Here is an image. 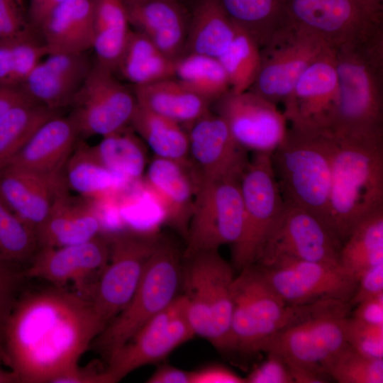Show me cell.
Masks as SVG:
<instances>
[{"instance_id": "cell-30", "label": "cell", "mask_w": 383, "mask_h": 383, "mask_svg": "<svg viewBox=\"0 0 383 383\" xmlns=\"http://www.w3.org/2000/svg\"><path fill=\"white\" fill-rule=\"evenodd\" d=\"M184 54L218 58L233 40L236 26L221 0H193Z\"/></svg>"}, {"instance_id": "cell-49", "label": "cell", "mask_w": 383, "mask_h": 383, "mask_svg": "<svg viewBox=\"0 0 383 383\" xmlns=\"http://www.w3.org/2000/svg\"><path fill=\"white\" fill-rule=\"evenodd\" d=\"M192 372V383H246L245 378L222 365H209Z\"/></svg>"}, {"instance_id": "cell-34", "label": "cell", "mask_w": 383, "mask_h": 383, "mask_svg": "<svg viewBox=\"0 0 383 383\" xmlns=\"http://www.w3.org/2000/svg\"><path fill=\"white\" fill-rule=\"evenodd\" d=\"M232 21L260 48L287 25L286 0H221Z\"/></svg>"}, {"instance_id": "cell-7", "label": "cell", "mask_w": 383, "mask_h": 383, "mask_svg": "<svg viewBox=\"0 0 383 383\" xmlns=\"http://www.w3.org/2000/svg\"><path fill=\"white\" fill-rule=\"evenodd\" d=\"M181 256L172 240L161 237L130 301L96 338L106 357L178 297L182 282Z\"/></svg>"}, {"instance_id": "cell-46", "label": "cell", "mask_w": 383, "mask_h": 383, "mask_svg": "<svg viewBox=\"0 0 383 383\" xmlns=\"http://www.w3.org/2000/svg\"><path fill=\"white\" fill-rule=\"evenodd\" d=\"M267 359L247 377L248 383H294L286 362L278 355L267 353Z\"/></svg>"}, {"instance_id": "cell-44", "label": "cell", "mask_w": 383, "mask_h": 383, "mask_svg": "<svg viewBox=\"0 0 383 383\" xmlns=\"http://www.w3.org/2000/svg\"><path fill=\"white\" fill-rule=\"evenodd\" d=\"M345 339L357 352L374 359H383V326L363 323L353 317L343 318Z\"/></svg>"}, {"instance_id": "cell-54", "label": "cell", "mask_w": 383, "mask_h": 383, "mask_svg": "<svg viewBox=\"0 0 383 383\" xmlns=\"http://www.w3.org/2000/svg\"><path fill=\"white\" fill-rule=\"evenodd\" d=\"M0 361V383H18L17 377L11 370L4 369Z\"/></svg>"}, {"instance_id": "cell-29", "label": "cell", "mask_w": 383, "mask_h": 383, "mask_svg": "<svg viewBox=\"0 0 383 383\" xmlns=\"http://www.w3.org/2000/svg\"><path fill=\"white\" fill-rule=\"evenodd\" d=\"M137 104L187 128L210 111V102L175 78L134 87Z\"/></svg>"}, {"instance_id": "cell-19", "label": "cell", "mask_w": 383, "mask_h": 383, "mask_svg": "<svg viewBox=\"0 0 383 383\" xmlns=\"http://www.w3.org/2000/svg\"><path fill=\"white\" fill-rule=\"evenodd\" d=\"M189 161L198 182L240 179L250 158L226 121L211 111L188 128Z\"/></svg>"}, {"instance_id": "cell-48", "label": "cell", "mask_w": 383, "mask_h": 383, "mask_svg": "<svg viewBox=\"0 0 383 383\" xmlns=\"http://www.w3.org/2000/svg\"><path fill=\"white\" fill-rule=\"evenodd\" d=\"M381 294H383V262L368 268L360 274L349 302L354 307L362 301Z\"/></svg>"}, {"instance_id": "cell-6", "label": "cell", "mask_w": 383, "mask_h": 383, "mask_svg": "<svg viewBox=\"0 0 383 383\" xmlns=\"http://www.w3.org/2000/svg\"><path fill=\"white\" fill-rule=\"evenodd\" d=\"M185 260L182 294L194 335L206 339L220 351L234 352L232 266L218 250L201 252Z\"/></svg>"}, {"instance_id": "cell-53", "label": "cell", "mask_w": 383, "mask_h": 383, "mask_svg": "<svg viewBox=\"0 0 383 383\" xmlns=\"http://www.w3.org/2000/svg\"><path fill=\"white\" fill-rule=\"evenodd\" d=\"M32 100L21 87L0 85V118L13 106Z\"/></svg>"}, {"instance_id": "cell-27", "label": "cell", "mask_w": 383, "mask_h": 383, "mask_svg": "<svg viewBox=\"0 0 383 383\" xmlns=\"http://www.w3.org/2000/svg\"><path fill=\"white\" fill-rule=\"evenodd\" d=\"M79 137L68 116L59 114L45 122L8 165L41 173H60Z\"/></svg>"}, {"instance_id": "cell-56", "label": "cell", "mask_w": 383, "mask_h": 383, "mask_svg": "<svg viewBox=\"0 0 383 383\" xmlns=\"http://www.w3.org/2000/svg\"><path fill=\"white\" fill-rule=\"evenodd\" d=\"M24 4V0H21Z\"/></svg>"}, {"instance_id": "cell-22", "label": "cell", "mask_w": 383, "mask_h": 383, "mask_svg": "<svg viewBox=\"0 0 383 383\" xmlns=\"http://www.w3.org/2000/svg\"><path fill=\"white\" fill-rule=\"evenodd\" d=\"M68 191L64 172L41 173L13 165L0 170V198L34 229L45 221L56 201Z\"/></svg>"}, {"instance_id": "cell-39", "label": "cell", "mask_w": 383, "mask_h": 383, "mask_svg": "<svg viewBox=\"0 0 383 383\" xmlns=\"http://www.w3.org/2000/svg\"><path fill=\"white\" fill-rule=\"evenodd\" d=\"M28 26L18 34L0 41V85L20 87L49 54L43 40Z\"/></svg>"}, {"instance_id": "cell-4", "label": "cell", "mask_w": 383, "mask_h": 383, "mask_svg": "<svg viewBox=\"0 0 383 383\" xmlns=\"http://www.w3.org/2000/svg\"><path fill=\"white\" fill-rule=\"evenodd\" d=\"M334 54L338 97L328 131L338 137L383 136V35Z\"/></svg>"}, {"instance_id": "cell-51", "label": "cell", "mask_w": 383, "mask_h": 383, "mask_svg": "<svg viewBox=\"0 0 383 383\" xmlns=\"http://www.w3.org/2000/svg\"><path fill=\"white\" fill-rule=\"evenodd\" d=\"M65 0H29L26 10V21L35 30H39L51 13Z\"/></svg>"}, {"instance_id": "cell-16", "label": "cell", "mask_w": 383, "mask_h": 383, "mask_svg": "<svg viewBox=\"0 0 383 383\" xmlns=\"http://www.w3.org/2000/svg\"><path fill=\"white\" fill-rule=\"evenodd\" d=\"M255 265L270 289L288 304L327 300L350 301L357 283V279L339 265L306 261H288L270 266Z\"/></svg>"}, {"instance_id": "cell-36", "label": "cell", "mask_w": 383, "mask_h": 383, "mask_svg": "<svg viewBox=\"0 0 383 383\" xmlns=\"http://www.w3.org/2000/svg\"><path fill=\"white\" fill-rule=\"evenodd\" d=\"M77 146L64 169L69 189L87 198H94L119 191L131 182L96 162L89 153L85 144L82 143Z\"/></svg>"}, {"instance_id": "cell-15", "label": "cell", "mask_w": 383, "mask_h": 383, "mask_svg": "<svg viewBox=\"0 0 383 383\" xmlns=\"http://www.w3.org/2000/svg\"><path fill=\"white\" fill-rule=\"evenodd\" d=\"M69 116L79 136L102 137L128 127L137 106L133 92L96 63L74 95Z\"/></svg>"}, {"instance_id": "cell-2", "label": "cell", "mask_w": 383, "mask_h": 383, "mask_svg": "<svg viewBox=\"0 0 383 383\" xmlns=\"http://www.w3.org/2000/svg\"><path fill=\"white\" fill-rule=\"evenodd\" d=\"M332 136L328 221L343 244L357 224L383 209V136Z\"/></svg>"}, {"instance_id": "cell-18", "label": "cell", "mask_w": 383, "mask_h": 383, "mask_svg": "<svg viewBox=\"0 0 383 383\" xmlns=\"http://www.w3.org/2000/svg\"><path fill=\"white\" fill-rule=\"evenodd\" d=\"M345 317L317 318L283 330L267 339L260 352L278 355L289 367L329 377L326 373L328 364L348 345L344 332Z\"/></svg>"}, {"instance_id": "cell-32", "label": "cell", "mask_w": 383, "mask_h": 383, "mask_svg": "<svg viewBox=\"0 0 383 383\" xmlns=\"http://www.w3.org/2000/svg\"><path fill=\"white\" fill-rule=\"evenodd\" d=\"M174 62L148 38L131 30L115 71L135 86L174 78Z\"/></svg>"}, {"instance_id": "cell-38", "label": "cell", "mask_w": 383, "mask_h": 383, "mask_svg": "<svg viewBox=\"0 0 383 383\" xmlns=\"http://www.w3.org/2000/svg\"><path fill=\"white\" fill-rule=\"evenodd\" d=\"M86 147L96 162L131 181L141 178L145 172V148L128 127L102 137L94 145Z\"/></svg>"}, {"instance_id": "cell-31", "label": "cell", "mask_w": 383, "mask_h": 383, "mask_svg": "<svg viewBox=\"0 0 383 383\" xmlns=\"http://www.w3.org/2000/svg\"><path fill=\"white\" fill-rule=\"evenodd\" d=\"M93 15L96 62L114 72L131 31L125 0H93Z\"/></svg>"}, {"instance_id": "cell-24", "label": "cell", "mask_w": 383, "mask_h": 383, "mask_svg": "<svg viewBox=\"0 0 383 383\" xmlns=\"http://www.w3.org/2000/svg\"><path fill=\"white\" fill-rule=\"evenodd\" d=\"M47 56L20 87L34 101L58 111L70 104L91 65L85 52H55Z\"/></svg>"}, {"instance_id": "cell-1", "label": "cell", "mask_w": 383, "mask_h": 383, "mask_svg": "<svg viewBox=\"0 0 383 383\" xmlns=\"http://www.w3.org/2000/svg\"><path fill=\"white\" fill-rule=\"evenodd\" d=\"M105 327L81 294L55 285L24 292L0 330V361L18 383H65Z\"/></svg>"}, {"instance_id": "cell-43", "label": "cell", "mask_w": 383, "mask_h": 383, "mask_svg": "<svg viewBox=\"0 0 383 383\" xmlns=\"http://www.w3.org/2000/svg\"><path fill=\"white\" fill-rule=\"evenodd\" d=\"M326 373L339 383H382L383 359L367 357L348 345L332 359Z\"/></svg>"}, {"instance_id": "cell-17", "label": "cell", "mask_w": 383, "mask_h": 383, "mask_svg": "<svg viewBox=\"0 0 383 383\" xmlns=\"http://www.w3.org/2000/svg\"><path fill=\"white\" fill-rule=\"evenodd\" d=\"M216 113L248 152L272 155L286 136L288 121L278 106L248 90L228 91L215 101Z\"/></svg>"}, {"instance_id": "cell-47", "label": "cell", "mask_w": 383, "mask_h": 383, "mask_svg": "<svg viewBox=\"0 0 383 383\" xmlns=\"http://www.w3.org/2000/svg\"><path fill=\"white\" fill-rule=\"evenodd\" d=\"M28 26L25 5L21 0H0V41L18 34Z\"/></svg>"}, {"instance_id": "cell-14", "label": "cell", "mask_w": 383, "mask_h": 383, "mask_svg": "<svg viewBox=\"0 0 383 383\" xmlns=\"http://www.w3.org/2000/svg\"><path fill=\"white\" fill-rule=\"evenodd\" d=\"M194 335L187 300L180 294L107 357L104 373L108 383L117 382L138 367L162 360Z\"/></svg>"}, {"instance_id": "cell-23", "label": "cell", "mask_w": 383, "mask_h": 383, "mask_svg": "<svg viewBox=\"0 0 383 383\" xmlns=\"http://www.w3.org/2000/svg\"><path fill=\"white\" fill-rule=\"evenodd\" d=\"M145 174L144 188L160 206L163 221L186 240L197 184L192 167L155 156Z\"/></svg>"}, {"instance_id": "cell-11", "label": "cell", "mask_w": 383, "mask_h": 383, "mask_svg": "<svg viewBox=\"0 0 383 383\" xmlns=\"http://www.w3.org/2000/svg\"><path fill=\"white\" fill-rule=\"evenodd\" d=\"M240 179L197 182L184 259L239 241L244 223Z\"/></svg>"}, {"instance_id": "cell-41", "label": "cell", "mask_w": 383, "mask_h": 383, "mask_svg": "<svg viewBox=\"0 0 383 383\" xmlns=\"http://www.w3.org/2000/svg\"><path fill=\"white\" fill-rule=\"evenodd\" d=\"M218 60L227 74L230 91L244 92L250 89L257 76L261 48L248 33L236 26L233 40Z\"/></svg>"}, {"instance_id": "cell-45", "label": "cell", "mask_w": 383, "mask_h": 383, "mask_svg": "<svg viewBox=\"0 0 383 383\" xmlns=\"http://www.w3.org/2000/svg\"><path fill=\"white\" fill-rule=\"evenodd\" d=\"M16 265L0 257V330L21 294V285L25 278Z\"/></svg>"}, {"instance_id": "cell-20", "label": "cell", "mask_w": 383, "mask_h": 383, "mask_svg": "<svg viewBox=\"0 0 383 383\" xmlns=\"http://www.w3.org/2000/svg\"><path fill=\"white\" fill-rule=\"evenodd\" d=\"M338 97L335 54L331 50L301 75L283 104V113L290 126L328 131Z\"/></svg>"}, {"instance_id": "cell-37", "label": "cell", "mask_w": 383, "mask_h": 383, "mask_svg": "<svg viewBox=\"0 0 383 383\" xmlns=\"http://www.w3.org/2000/svg\"><path fill=\"white\" fill-rule=\"evenodd\" d=\"M34 101L21 103L0 118V170L6 167L36 131L57 115Z\"/></svg>"}, {"instance_id": "cell-12", "label": "cell", "mask_w": 383, "mask_h": 383, "mask_svg": "<svg viewBox=\"0 0 383 383\" xmlns=\"http://www.w3.org/2000/svg\"><path fill=\"white\" fill-rule=\"evenodd\" d=\"M341 246L337 236L316 215L284 204L255 264L306 261L339 265Z\"/></svg>"}, {"instance_id": "cell-55", "label": "cell", "mask_w": 383, "mask_h": 383, "mask_svg": "<svg viewBox=\"0 0 383 383\" xmlns=\"http://www.w3.org/2000/svg\"><path fill=\"white\" fill-rule=\"evenodd\" d=\"M176 1H180V2H182V0H176Z\"/></svg>"}, {"instance_id": "cell-50", "label": "cell", "mask_w": 383, "mask_h": 383, "mask_svg": "<svg viewBox=\"0 0 383 383\" xmlns=\"http://www.w3.org/2000/svg\"><path fill=\"white\" fill-rule=\"evenodd\" d=\"M353 318L370 326H383V294L357 304Z\"/></svg>"}, {"instance_id": "cell-13", "label": "cell", "mask_w": 383, "mask_h": 383, "mask_svg": "<svg viewBox=\"0 0 383 383\" xmlns=\"http://www.w3.org/2000/svg\"><path fill=\"white\" fill-rule=\"evenodd\" d=\"M333 50L317 38L289 25L261 48V61L249 91L274 104H284L305 70Z\"/></svg>"}, {"instance_id": "cell-10", "label": "cell", "mask_w": 383, "mask_h": 383, "mask_svg": "<svg viewBox=\"0 0 383 383\" xmlns=\"http://www.w3.org/2000/svg\"><path fill=\"white\" fill-rule=\"evenodd\" d=\"M271 155L253 153L240 177L243 230L239 241L232 246L233 262L240 270L256 262L284 206Z\"/></svg>"}, {"instance_id": "cell-52", "label": "cell", "mask_w": 383, "mask_h": 383, "mask_svg": "<svg viewBox=\"0 0 383 383\" xmlns=\"http://www.w3.org/2000/svg\"><path fill=\"white\" fill-rule=\"evenodd\" d=\"M192 371L162 365L148 379L149 383H192Z\"/></svg>"}, {"instance_id": "cell-21", "label": "cell", "mask_w": 383, "mask_h": 383, "mask_svg": "<svg viewBox=\"0 0 383 383\" xmlns=\"http://www.w3.org/2000/svg\"><path fill=\"white\" fill-rule=\"evenodd\" d=\"M109 250L108 235L103 233L80 244L40 248L23 273L25 277L41 279L57 287L72 282L81 294H89L85 282L94 274L100 275L108 262Z\"/></svg>"}, {"instance_id": "cell-3", "label": "cell", "mask_w": 383, "mask_h": 383, "mask_svg": "<svg viewBox=\"0 0 383 383\" xmlns=\"http://www.w3.org/2000/svg\"><path fill=\"white\" fill-rule=\"evenodd\" d=\"M232 284L231 332L234 352L250 355L260 352L270 336L301 323L325 316H340V301L293 305L282 301L267 284L253 264L240 270Z\"/></svg>"}, {"instance_id": "cell-9", "label": "cell", "mask_w": 383, "mask_h": 383, "mask_svg": "<svg viewBox=\"0 0 383 383\" xmlns=\"http://www.w3.org/2000/svg\"><path fill=\"white\" fill-rule=\"evenodd\" d=\"M109 257L89 299L106 326L128 304L161 235L152 231L126 230L107 234Z\"/></svg>"}, {"instance_id": "cell-25", "label": "cell", "mask_w": 383, "mask_h": 383, "mask_svg": "<svg viewBox=\"0 0 383 383\" xmlns=\"http://www.w3.org/2000/svg\"><path fill=\"white\" fill-rule=\"evenodd\" d=\"M130 26L173 60L184 52L189 16L176 0H125Z\"/></svg>"}, {"instance_id": "cell-26", "label": "cell", "mask_w": 383, "mask_h": 383, "mask_svg": "<svg viewBox=\"0 0 383 383\" xmlns=\"http://www.w3.org/2000/svg\"><path fill=\"white\" fill-rule=\"evenodd\" d=\"M101 229L102 220L94 205L72 198L67 192L56 201L35 232L39 248H59L89 241Z\"/></svg>"}, {"instance_id": "cell-35", "label": "cell", "mask_w": 383, "mask_h": 383, "mask_svg": "<svg viewBox=\"0 0 383 383\" xmlns=\"http://www.w3.org/2000/svg\"><path fill=\"white\" fill-rule=\"evenodd\" d=\"M383 262V209L357 224L343 243L339 265L358 279L368 268Z\"/></svg>"}, {"instance_id": "cell-33", "label": "cell", "mask_w": 383, "mask_h": 383, "mask_svg": "<svg viewBox=\"0 0 383 383\" xmlns=\"http://www.w3.org/2000/svg\"><path fill=\"white\" fill-rule=\"evenodd\" d=\"M130 125L155 157L191 166L188 133L181 124L137 104Z\"/></svg>"}, {"instance_id": "cell-28", "label": "cell", "mask_w": 383, "mask_h": 383, "mask_svg": "<svg viewBox=\"0 0 383 383\" xmlns=\"http://www.w3.org/2000/svg\"><path fill=\"white\" fill-rule=\"evenodd\" d=\"M39 31L49 54L86 52L93 43V0H65Z\"/></svg>"}, {"instance_id": "cell-40", "label": "cell", "mask_w": 383, "mask_h": 383, "mask_svg": "<svg viewBox=\"0 0 383 383\" xmlns=\"http://www.w3.org/2000/svg\"><path fill=\"white\" fill-rule=\"evenodd\" d=\"M174 78L208 101L213 102L230 91L227 74L216 57L196 53L174 62Z\"/></svg>"}, {"instance_id": "cell-5", "label": "cell", "mask_w": 383, "mask_h": 383, "mask_svg": "<svg viewBox=\"0 0 383 383\" xmlns=\"http://www.w3.org/2000/svg\"><path fill=\"white\" fill-rule=\"evenodd\" d=\"M333 153L328 131L290 126L271 155L284 203L309 211L329 228Z\"/></svg>"}, {"instance_id": "cell-8", "label": "cell", "mask_w": 383, "mask_h": 383, "mask_svg": "<svg viewBox=\"0 0 383 383\" xmlns=\"http://www.w3.org/2000/svg\"><path fill=\"white\" fill-rule=\"evenodd\" d=\"M287 25L337 51L383 35V0H286Z\"/></svg>"}, {"instance_id": "cell-42", "label": "cell", "mask_w": 383, "mask_h": 383, "mask_svg": "<svg viewBox=\"0 0 383 383\" xmlns=\"http://www.w3.org/2000/svg\"><path fill=\"white\" fill-rule=\"evenodd\" d=\"M37 248L35 229L0 198V257L18 264L30 259Z\"/></svg>"}]
</instances>
